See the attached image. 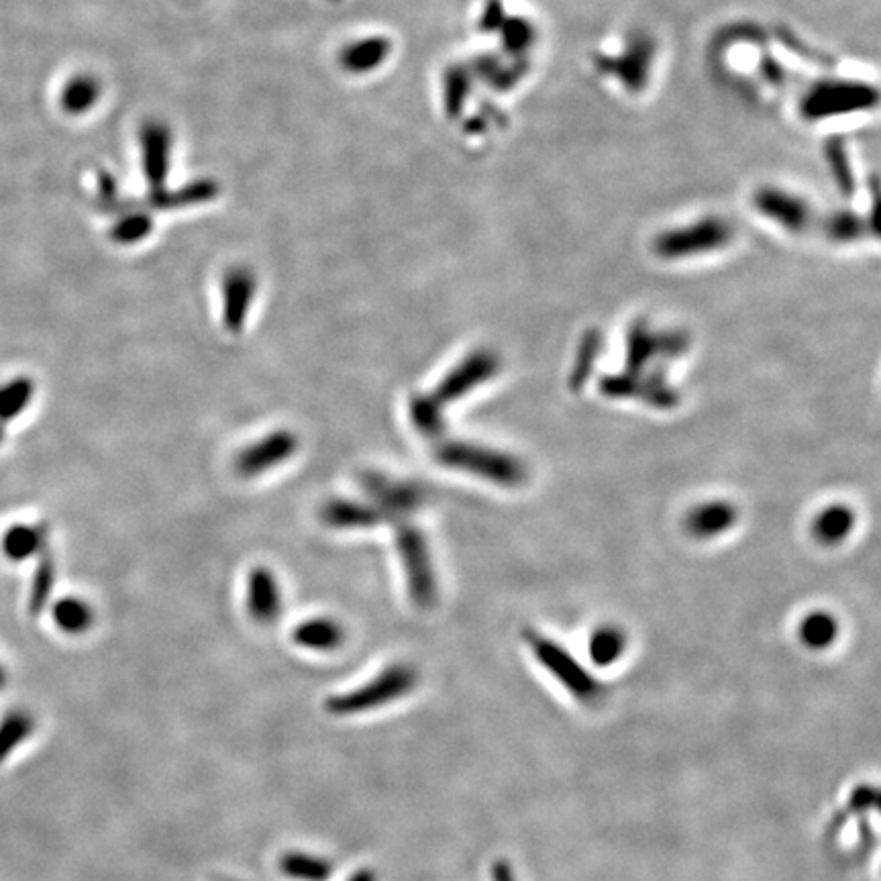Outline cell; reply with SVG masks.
Returning a JSON list of instances; mask_svg holds the SVG:
<instances>
[{
    "label": "cell",
    "mask_w": 881,
    "mask_h": 881,
    "mask_svg": "<svg viewBox=\"0 0 881 881\" xmlns=\"http://www.w3.org/2000/svg\"><path fill=\"white\" fill-rule=\"evenodd\" d=\"M419 673L414 667L396 663L386 667L378 678L370 680L361 688L327 698L325 710L333 716H353L370 710L384 708L417 688Z\"/></svg>",
    "instance_id": "1"
},
{
    "label": "cell",
    "mask_w": 881,
    "mask_h": 881,
    "mask_svg": "<svg viewBox=\"0 0 881 881\" xmlns=\"http://www.w3.org/2000/svg\"><path fill=\"white\" fill-rule=\"evenodd\" d=\"M435 457L439 463L447 465V468L472 472L496 484L516 486L525 480L523 463H518L510 455H502L492 449L449 441L437 447Z\"/></svg>",
    "instance_id": "2"
},
{
    "label": "cell",
    "mask_w": 881,
    "mask_h": 881,
    "mask_svg": "<svg viewBox=\"0 0 881 881\" xmlns=\"http://www.w3.org/2000/svg\"><path fill=\"white\" fill-rule=\"evenodd\" d=\"M529 645H531L535 657L547 667L551 676H555L557 682L578 702H582L586 706L602 702L604 692H606L604 686L563 647H559L557 643H551L543 635H535V633H529Z\"/></svg>",
    "instance_id": "3"
},
{
    "label": "cell",
    "mask_w": 881,
    "mask_h": 881,
    "mask_svg": "<svg viewBox=\"0 0 881 881\" xmlns=\"http://www.w3.org/2000/svg\"><path fill=\"white\" fill-rule=\"evenodd\" d=\"M396 539L412 602L419 608H431L437 600V580L423 533L410 525H400Z\"/></svg>",
    "instance_id": "4"
},
{
    "label": "cell",
    "mask_w": 881,
    "mask_h": 881,
    "mask_svg": "<svg viewBox=\"0 0 881 881\" xmlns=\"http://www.w3.org/2000/svg\"><path fill=\"white\" fill-rule=\"evenodd\" d=\"M731 237H733V229L729 223H724L720 219H704L686 229L663 233L655 241V251L661 257L678 259L724 247L731 241Z\"/></svg>",
    "instance_id": "5"
},
{
    "label": "cell",
    "mask_w": 881,
    "mask_h": 881,
    "mask_svg": "<svg viewBox=\"0 0 881 881\" xmlns=\"http://www.w3.org/2000/svg\"><path fill=\"white\" fill-rule=\"evenodd\" d=\"M875 92L863 84H826L814 88L804 102V113L812 119L835 117L839 113L869 107Z\"/></svg>",
    "instance_id": "6"
},
{
    "label": "cell",
    "mask_w": 881,
    "mask_h": 881,
    "mask_svg": "<svg viewBox=\"0 0 881 881\" xmlns=\"http://www.w3.org/2000/svg\"><path fill=\"white\" fill-rule=\"evenodd\" d=\"M366 492L374 498L376 506L390 518L412 514L425 502V492L417 484L394 482L380 472H366L361 476Z\"/></svg>",
    "instance_id": "7"
},
{
    "label": "cell",
    "mask_w": 881,
    "mask_h": 881,
    "mask_svg": "<svg viewBox=\"0 0 881 881\" xmlns=\"http://www.w3.org/2000/svg\"><path fill=\"white\" fill-rule=\"evenodd\" d=\"M296 449H298L296 435L288 431L272 433L262 441L253 443L245 451H241L235 461V470L243 478H255L284 463L288 457H292V453H296Z\"/></svg>",
    "instance_id": "8"
},
{
    "label": "cell",
    "mask_w": 881,
    "mask_h": 881,
    "mask_svg": "<svg viewBox=\"0 0 881 881\" xmlns=\"http://www.w3.org/2000/svg\"><path fill=\"white\" fill-rule=\"evenodd\" d=\"M498 372V359L496 355L488 351H478L463 361L459 368H455L435 390V400L445 406L447 402L459 400L461 396L468 394L472 388L484 384Z\"/></svg>",
    "instance_id": "9"
},
{
    "label": "cell",
    "mask_w": 881,
    "mask_h": 881,
    "mask_svg": "<svg viewBox=\"0 0 881 881\" xmlns=\"http://www.w3.org/2000/svg\"><path fill=\"white\" fill-rule=\"evenodd\" d=\"M755 206L761 215L794 233H804L814 225V213L806 200L775 188H763L755 196Z\"/></svg>",
    "instance_id": "10"
},
{
    "label": "cell",
    "mask_w": 881,
    "mask_h": 881,
    "mask_svg": "<svg viewBox=\"0 0 881 881\" xmlns=\"http://www.w3.org/2000/svg\"><path fill=\"white\" fill-rule=\"evenodd\" d=\"M255 296V276L247 268H231L223 278V325L241 333Z\"/></svg>",
    "instance_id": "11"
},
{
    "label": "cell",
    "mask_w": 881,
    "mask_h": 881,
    "mask_svg": "<svg viewBox=\"0 0 881 881\" xmlns=\"http://www.w3.org/2000/svg\"><path fill=\"white\" fill-rule=\"evenodd\" d=\"M247 608L259 625H274L282 614V592L268 567H255L249 576Z\"/></svg>",
    "instance_id": "12"
},
{
    "label": "cell",
    "mask_w": 881,
    "mask_h": 881,
    "mask_svg": "<svg viewBox=\"0 0 881 881\" xmlns=\"http://www.w3.org/2000/svg\"><path fill=\"white\" fill-rule=\"evenodd\" d=\"M323 523L333 529H374L384 525L386 514L376 504H361L353 500H331L323 506Z\"/></svg>",
    "instance_id": "13"
},
{
    "label": "cell",
    "mask_w": 881,
    "mask_h": 881,
    "mask_svg": "<svg viewBox=\"0 0 881 881\" xmlns=\"http://www.w3.org/2000/svg\"><path fill=\"white\" fill-rule=\"evenodd\" d=\"M143 155H145V172L149 184L153 188V196L160 194L168 174V155H170V133L162 125H147L143 129ZM151 196V198H153Z\"/></svg>",
    "instance_id": "14"
},
{
    "label": "cell",
    "mask_w": 881,
    "mask_h": 881,
    "mask_svg": "<svg viewBox=\"0 0 881 881\" xmlns=\"http://www.w3.org/2000/svg\"><path fill=\"white\" fill-rule=\"evenodd\" d=\"M292 641L304 649L335 651L345 641V629L333 618H308L292 631Z\"/></svg>",
    "instance_id": "15"
},
{
    "label": "cell",
    "mask_w": 881,
    "mask_h": 881,
    "mask_svg": "<svg viewBox=\"0 0 881 881\" xmlns=\"http://www.w3.org/2000/svg\"><path fill=\"white\" fill-rule=\"evenodd\" d=\"M737 521V510L727 502H710L688 514L686 529L694 537H714L731 529Z\"/></svg>",
    "instance_id": "16"
},
{
    "label": "cell",
    "mask_w": 881,
    "mask_h": 881,
    "mask_svg": "<svg viewBox=\"0 0 881 881\" xmlns=\"http://www.w3.org/2000/svg\"><path fill=\"white\" fill-rule=\"evenodd\" d=\"M390 54V41L384 37H370L347 45L341 56V68L353 74H366L376 70Z\"/></svg>",
    "instance_id": "17"
},
{
    "label": "cell",
    "mask_w": 881,
    "mask_h": 881,
    "mask_svg": "<svg viewBox=\"0 0 881 881\" xmlns=\"http://www.w3.org/2000/svg\"><path fill=\"white\" fill-rule=\"evenodd\" d=\"M47 545L45 525H15L3 537V551L11 561H27Z\"/></svg>",
    "instance_id": "18"
},
{
    "label": "cell",
    "mask_w": 881,
    "mask_h": 881,
    "mask_svg": "<svg viewBox=\"0 0 881 881\" xmlns=\"http://www.w3.org/2000/svg\"><path fill=\"white\" fill-rule=\"evenodd\" d=\"M280 869L294 881H329L333 877V863L300 851H290L280 859Z\"/></svg>",
    "instance_id": "19"
},
{
    "label": "cell",
    "mask_w": 881,
    "mask_h": 881,
    "mask_svg": "<svg viewBox=\"0 0 881 881\" xmlns=\"http://www.w3.org/2000/svg\"><path fill=\"white\" fill-rule=\"evenodd\" d=\"M35 718L25 710H11L0 720V763L35 733Z\"/></svg>",
    "instance_id": "20"
},
{
    "label": "cell",
    "mask_w": 881,
    "mask_h": 881,
    "mask_svg": "<svg viewBox=\"0 0 881 881\" xmlns=\"http://www.w3.org/2000/svg\"><path fill=\"white\" fill-rule=\"evenodd\" d=\"M35 394V384L27 376L0 386V429L7 431L9 421L17 419Z\"/></svg>",
    "instance_id": "21"
},
{
    "label": "cell",
    "mask_w": 881,
    "mask_h": 881,
    "mask_svg": "<svg viewBox=\"0 0 881 881\" xmlns=\"http://www.w3.org/2000/svg\"><path fill=\"white\" fill-rule=\"evenodd\" d=\"M855 516L845 506L826 508L814 521V537L824 545L841 543L853 529Z\"/></svg>",
    "instance_id": "22"
},
{
    "label": "cell",
    "mask_w": 881,
    "mask_h": 881,
    "mask_svg": "<svg viewBox=\"0 0 881 881\" xmlns=\"http://www.w3.org/2000/svg\"><path fill=\"white\" fill-rule=\"evenodd\" d=\"M51 614H54L56 625L68 635H82L94 625L92 608L84 600L74 596L58 600Z\"/></svg>",
    "instance_id": "23"
},
{
    "label": "cell",
    "mask_w": 881,
    "mask_h": 881,
    "mask_svg": "<svg viewBox=\"0 0 881 881\" xmlns=\"http://www.w3.org/2000/svg\"><path fill=\"white\" fill-rule=\"evenodd\" d=\"M56 586V563L51 553L43 549V555L35 567V574L31 580V594H29V612L41 614L51 598Z\"/></svg>",
    "instance_id": "24"
},
{
    "label": "cell",
    "mask_w": 881,
    "mask_h": 881,
    "mask_svg": "<svg viewBox=\"0 0 881 881\" xmlns=\"http://www.w3.org/2000/svg\"><path fill=\"white\" fill-rule=\"evenodd\" d=\"M100 96V84L92 76H76L62 90V107L70 115L86 113Z\"/></svg>",
    "instance_id": "25"
},
{
    "label": "cell",
    "mask_w": 881,
    "mask_h": 881,
    "mask_svg": "<svg viewBox=\"0 0 881 881\" xmlns=\"http://www.w3.org/2000/svg\"><path fill=\"white\" fill-rule=\"evenodd\" d=\"M410 417L417 429L427 437H439L445 431L443 406L435 396H417L410 402Z\"/></svg>",
    "instance_id": "26"
},
{
    "label": "cell",
    "mask_w": 881,
    "mask_h": 881,
    "mask_svg": "<svg viewBox=\"0 0 881 881\" xmlns=\"http://www.w3.org/2000/svg\"><path fill=\"white\" fill-rule=\"evenodd\" d=\"M837 620L831 614L824 612H814L810 616L804 618L802 629H800V637L802 641L812 647V649H824L831 645L837 637Z\"/></svg>",
    "instance_id": "27"
},
{
    "label": "cell",
    "mask_w": 881,
    "mask_h": 881,
    "mask_svg": "<svg viewBox=\"0 0 881 881\" xmlns=\"http://www.w3.org/2000/svg\"><path fill=\"white\" fill-rule=\"evenodd\" d=\"M625 651V637L616 629H602L590 643V655L598 665L614 663Z\"/></svg>",
    "instance_id": "28"
},
{
    "label": "cell",
    "mask_w": 881,
    "mask_h": 881,
    "mask_svg": "<svg viewBox=\"0 0 881 881\" xmlns=\"http://www.w3.org/2000/svg\"><path fill=\"white\" fill-rule=\"evenodd\" d=\"M149 233H151V219L147 215H129L113 227L111 237L117 243L133 245V243L145 239Z\"/></svg>",
    "instance_id": "29"
},
{
    "label": "cell",
    "mask_w": 881,
    "mask_h": 881,
    "mask_svg": "<svg viewBox=\"0 0 881 881\" xmlns=\"http://www.w3.org/2000/svg\"><path fill=\"white\" fill-rule=\"evenodd\" d=\"M863 231H865L863 229V221L859 217H855V215H849V213L831 219V221H828V225H826L828 237L839 239V241L857 239V237L863 235Z\"/></svg>",
    "instance_id": "30"
},
{
    "label": "cell",
    "mask_w": 881,
    "mask_h": 881,
    "mask_svg": "<svg viewBox=\"0 0 881 881\" xmlns=\"http://www.w3.org/2000/svg\"><path fill=\"white\" fill-rule=\"evenodd\" d=\"M598 347H600V345H598V335H596V333H590V335L586 337L584 345H582L580 359H578V364H576L574 374H572V384H574V388H580L582 382L586 380V376L590 374V370H592V366H594V357H596Z\"/></svg>",
    "instance_id": "31"
},
{
    "label": "cell",
    "mask_w": 881,
    "mask_h": 881,
    "mask_svg": "<svg viewBox=\"0 0 881 881\" xmlns=\"http://www.w3.org/2000/svg\"><path fill=\"white\" fill-rule=\"evenodd\" d=\"M492 875H494V881H516L514 873L506 861H498L492 869Z\"/></svg>",
    "instance_id": "32"
},
{
    "label": "cell",
    "mask_w": 881,
    "mask_h": 881,
    "mask_svg": "<svg viewBox=\"0 0 881 881\" xmlns=\"http://www.w3.org/2000/svg\"><path fill=\"white\" fill-rule=\"evenodd\" d=\"M347 881H376V875L372 869H359Z\"/></svg>",
    "instance_id": "33"
},
{
    "label": "cell",
    "mask_w": 881,
    "mask_h": 881,
    "mask_svg": "<svg viewBox=\"0 0 881 881\" xmlns=\"http://www.w3.org/2000/svg\"><path fill=\"white\" fill-rule=\"evenodd\" d=\"M5 686H7V671L3 665H0V690H3Z\"/></svg>",
    "instance_id": "34"
}]
</instances>
